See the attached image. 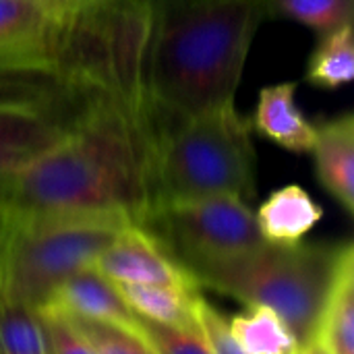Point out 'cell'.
I'll use <instances>...</instances> for the list:
<instances>
[{
	"label": "cell",
	"mask_w": 354,
	"mask_h": 354,
	"mask_svg": "<svg viewBox=\"0 0 354 354\" xmlns=\"http://www.w3.org/2000/svg\"><path fill=\"white\" fill-rule=\"evenodd\" d=\"M153 141L143 97L104 95L62 141L8 178L2 205L19 216H120L139 224L153 205Z\"/></svg>",
	"instance_id": "6da1fadb"
},
{
	"label": "cell",
	"mask_w": 354,
	"mask_h": 354,
	"mask_svg": "<svg viewBox=\"0 0 354 354\" xmlns=\"http://www.w3.org/2000/svg\"><path fill=\"white\" fill-rule=\"evenodd\" d=\"M270 0H172L151 10L141 95L153 133L234 104Z\"/></svg>",
	"instance_id": "7a4b0ae2"
},
{
	"label": "cell",
	"mask_w": 354,
	"mask_h": 354,
	"mask_svg": "<svg viewBox=\"0 0 354 354\" xmlns=\"http://www.w3.org/2000/svg\"><path fill=\"white\" fill-rule=\"evenodd\" d=\"M353 243L274 245L189 270L199 288L216 290L247 307L276 311L301 346L315 340L326 299Z\"/></svg>",
	"instance_id": "3957f363"
},
{
	"label": "cell",
	"mask_w": 354,
	"mask_h": 354,
	"mask_svg": "<svg viewBox=\"0 0 354 354\" xmlns=\"http://www.w3.org/2000/svg\"><path fill=\"white\" fill-rule=\"evenodd\" d=\"M251 124L234 104L176 120L156 133L153 205L205 197L247 201L257 191Z\"/></svg>",
	"instance_id": "277c9868"
},
{
	"label": "cell",
	"mask_w": 354,
	"mask_h": 354,
	"mask_svg": "<svg viewBox=\"0 0 354 354\" xmlns=\"http://www.w3.org/2000/svg\"><path fill=\"white\" fill-rule=\"evenodd\" d=\"M131 224L120 216L12 214L2 301L41 309L62 282L93 268L102 251Z\"/></svg>",
	"instance_id": "5b68a950"
},
{
	"label": "cell",
	"mask_w": 354,
	"mask_h": 354,
	"mask_svg": "<svg viewBox=\"0 0 354 354\" xmlns=\"http://www.w3.org/2000/svg\"><path fill=\"white\" fill-rule=\"evenodd\" d=\"M137 226L151 234L187 274L266 243L249 203L234 197L158 203Z\"/></svg>",
	"instance_id": "8992f818"
},
{
	"label": "cell",
	"mask_w": 354,
	"mask_h": 354,
	"mask_svg": "<svg viewBox=\"0 0 354 354\" xmlns=\"http://www.w3.org/2000/svg\"><path fill=\"white\" fill-rule=\"evenodd\" d=\"M89 108L66 110L0 104V203L8 178L21 166L62 141Z\"/></svg>",
	"instance_id": "52a82bcc"
},
{
	"label": "cell",
	"mask_w": 354,
	"mask_h": 354,
	"mask_svg": "<svg viewBox=\"0 0 354 354\" xmlns=\"http://www.w3.org/2000/svg\"><path fill=\"white\" fill-rule=\"evenodd\" d=\"M93 268L114 284H195L168 251L137 224L127 226Z\"/></svg>",
	"instance_id": "ba28073f"
},
{
	"label": "cell",
	"mask_w": 354,
	"mask_h": 354,
	"mask_svg": "<svg viewBox=\"0 0 354 354\" xmlns=\"http://www.w3.org/2000/svg\"><path fill=\"white\" fill-rule=\"evenodd\" d=\"M64 315L116 326H137L139 317L124 303L116 284L95 268H87L62 282L44 305ZM41 307V309H44Z\"/></svg>",
	"instance_id": "9c48e42d"
},
{
	"label": "cell",
	"mask_w": 354,
	"mask_h": 354,
	"mask_svg": "<svg viewBox=\"0 0 354 354\" xmlns=\"http://www.w3.org/2000/svg\"><path fill=\"white\" fill-rule=\"evenodd\" d=\"M315 174L322 187L354 214V116L351 112L315 127Z\"/></svg>",
	"instance_id": "30bf717a"
},
{
	"label": "cell",
	"mask_w": 354,
	"mask_h": 354,
	"mask_svg": "<svg viewBox=\"0 0 354 354\" xmlns=\"http://www.w3.org/2000/svg\"><path fill=\"white\" fill-rule=\"evenodd\" d=\"M263 139L290 153H309L315 143V124L297 106V83L282 81L259 91L257 108L249 120Z\"/></svg>",
	"instance_id": "8fae6325"
},
{
	"label": "cell",
	"mask_w": 354,
	"mask_h": 354,
	"mask_svg": "<svg viewBox=\"0 0 354 354\" xmlns=\"http://www.w3.org/2000/svg\"><path fill=\"white\" fill-rule=\"evenodd\" d=\"M255 220L266 243L299 245L324 220V207L301 185H286L259 205Z\"/></svg>",
	"instance_id": "7c38bea8"
},
{
	"label": "cell",
	"mask_w": 354,
	"mask_h": 354,
	"mask_svg": "<svg viewBox=\"0 0 354 354\" xmlns=\"http://www.w3.org/2000/svg\"><path fill=\"white\" fill-rule=\"evenodd\" d=\"M131 311L158 326L197 330L195 311L201 299L197 284H116Z\"/></svg>",
	"instance_id": "4fadbf2b"
},
{
	"label": "cell",
	"mask_w": 354,
	"mask_h": 354,
	"mask_svg": "<svg viewBox=\"0 0 354 354\" xmlns=\"http://www.w3.org/2000/svg\"><path fill=\"white\" fill-rule=\"evenodd\" d=\"M313 342L328 354H354V249L336 274Z\"/></svg>",
	"instance_id": "5bb4252c"
},
{
	"label": "cell",
	"mask_w": 354,
	"mask_h": 354,
	"mask_svg": "<svg viewBox=\"0 0 354 354\" xmlns=\"http://www.w3.org/2000/svg\"><path fill=\"white\" fill-rule=\"evenodd\" d=\"M228 328L247 354H297L303 348L282 317L268 307H247L228 319Z\"/></svg>",
	"instance_id": "9a60e30c"
},
{
	"label": "cell",
	"mask_w": 354,
	"mask_h": 354,
	"mask_svg": "<svg viewBox=\"0 0 354 354\" xmlns=\"http://www.w3.org/2000/svg\"><path fill=\"white\" fill-rule=\"evenodd\" d=\"M305 79L322 89H340L354 79L353 25L322 35L307 60Z\"/></svg>",
	"instance_id": "2e32d148"
},
{
	"label": "cell",
	"mask_w": 354,
	"mask_h": 354,
	"mask_svg": "<svg viewBox=\"0 0 354 354\" xmlns=\"http://www.w3.org/2000/svg\"><path fill=\"white\" fill-rule=\"evenodd\" d=\"M56 29L37 0H0V52L44 44Z\"/></svg>",
	"instance_id": "e0dca14e"
},
{
	"label": "cell",
	"mask_w": 354,
	"mask_h": 354,
	"mask_svg": "<svg viewBox=\"0 0 354 354\" xmlns=\"http://www.w3.org/2000/svg\"><path fill=\"white\" fill-rule=\"evenodd\" d=\"M0 354H50L39 309L15 301L0 303Z\"/></svg>",
	"instance_id": "ac0fdd59"
},
{
	"label": "cell",
	"mask_w": 354,
	"mask_h": 354,
	"mask_svg": "<svg viewBox=\"0 0 354 354\" xmlns=\"http://www.w3.org/2000/svg\"><path fill=\"white\" fill-rule=\"evenodd\" d=\"M270 12L326 35L353 25L354 0H270Z\"/></svg>",
	"instance_id": "d6986e66"
},
{
	"label": "cell",
	"mask_w": 354,
	"mask_h": 354,
	"mask_svg": "<svg viewBox=\"0 0 354 354\" xmlns=\"http://www.w3.org/2000/svg\"><path fill=\"white\" fill-rule=\"evenodd\" d=\"M81 336L93 346L97 354H160L151 340L137 326H116L91 319H79L66 315Z\"/></svg>",
	"instance_id": "ffe728a7"
},
{
	"label": "cell",
	"mask_w": 354,
	"mask_h": 354,
	"mask_svg": "<svg viewBox=\"0 0 354 354\" xmlns=\"http://www.w3.org/2000/svg\"><path fill=\"white\" fill-rule=\"evenodd\" d=\"M195 326L212 354H247L234 340L228 328V319L203 297L197 301Z\"/></svg>",
	"instance_id": "44dd1931"
},
{
	"label": "cell",
	"mask_w": 354,
	"mask_h": 354,
	"mask_svg": "<svg viewBox=\"0 0 354 354\" xmlns=\"http://www.w3.org/2000/svg\"><path fill=\"white\" fill-rule=\"evenodd\" d=\"M46 340H48V353L50 354H97L93 346L81 336V332L73 326V322L50 307L39 309Z\"/></svg>",
	"instance_id": "7402d4cb"
},
{
	"label": "cell",
	"mask_w": 354,
	"mask_h": 354,
	"mask_svg": "<svg viewBox=\"0 0 354 354\" xmlns=\"http://www.w3.org/2000/svg\"><path fill=\"white\" fill-rule=\"evenodd\" d=\"M141 330L160 354H212L197 330L168 328L139 319Z\"/></svg>",
	"instance_id": "603a6c76"
},
{
	"label": "cell",
	"mask_w": 354,
	"mask_h": 354,
	"mask_svg": "<svg viewBox=\"0 0 354 354\" xmlns=\"http://www.w3.org/2000/svg\"><path fill=\"white\" fill-rule=\"evenodd\" d=\"M37 2L56 25L68 23L87 4V0H37Z\"/></svg>",
	"instance_id": "cb8c5ba5"
},
{
	"label": "cell",
	"mask_w": 354,
	"mask_h": 354,
	"mask_svg": "<svg viewBox=\"0 0 354 354\" xmlns=\"http://www.w3.org/2000/svg\"><path fill=\"white\" fill-rule=\"evenodd\" d=\"M12 228V212L0 203V301H2V278H4V259H6V247L8 236Z\"/></svg>",
	"instance_id": "d4e9b609"
},
{
	"label": "cell",
	"mask_w": 354,
	"mask_h": 354,
	"mask_svg": "<svg viewBox=\"0 0 354 354\" xmlns=\"http://www.w3.org/2000/svg\"><path fill=\"white\" fill-rule=\"evenodd\" d=\"M135 4H139V6H143V8H147L149 12L151 10H156L158 6H164V4H168V2H172V0H133Z\"/></svg>",
	"instance_id": "484cf974"
},
{
	"label": "cell",
	"mask_w": 354,
	"mask_h": 354,
	"mask_svg": "<svg viewBox=\"0 0 354 354\" xmlns=\"http://www.w3.org/2000/svg\"><path fill=\"white\" fill-rule=\"evenodd\" d=\"M303 354H328L317 342H311V344H307V346H303Z\"/></svg>",
	"instance_id": "4316f807"
},
{
	"label": "cell",
	"mask_w": 354,
	"mask_h": 354,
	"mask_svg": "<svg viewBox=\"0 0 354 354\" xmlns=\"http://www.w3.org/2000/svg\"><path fill=\"white\" fill-rule=\"evenodd\" d=\"M93 2H102V0H89V4H93Z\"/></svg>",
	"instance_id": "83f0119b"
},
{
	"label": "cell",
	"mask_w": 354,
	"mask_h": 354,
	"mask_svg": "<svg viewBox=\"0 0 354 354\" xmlns=\"http://www.w3.org/2000/svg\"><path fill=\"white\" fill-rule=\"evenodd\" d=\"M297 354H303V348H301V351H299V353H297Z\"/></svg>",
	"instance_id": "f1b7e54d"
},
{
	"label": "cell",
	"mask_w": 354,
	"mask_h": 354,
	"mask_svg": "<svg viewBox=\"0 0 354 354\" xmlns=\"http://www.w3.org/2000/svg\"><path fill=\"white\" fill-rule=\"evenodd\" d=\"M87 4H89V0H87ZM87 4H85V6H87Z\"/></svg>",
	"instance_id": "f546056e"
}]
</instances>
